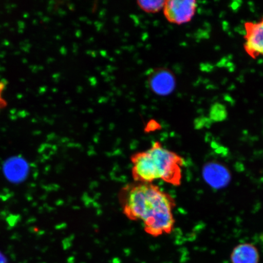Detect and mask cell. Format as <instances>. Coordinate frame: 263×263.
Returning a JSON list of instances; mask_svg holds the SVG:
<instances>
[{"mask_svg":"<svg viewBox=\"0 0 263 263\" xmlns=\"http://www.w3.org/2000/svg\"><path fill=\"white\" fill-rule=\"evenodd\" d=\"M202 176L205 182L215 190L225 188L231 180V174L228 167L217 161L205 163L203 167Z\"/></svg>","mask_w":263,"mask_h":263,"instance_id":"8992f818","label":"cell"},{"mask_svg":"<svg viewBox=\"0 0 263 263\" xmlns=\"http://www.w3.org/2000/svg\"><path fill=\"white\" fill-rule=\"evenodd\" d=\"M6 85L4 82L0 81V110L3 109L7 106L8 101L4 97V91Z\"/></svg>","mask_w":263,"mask_h":263,"instance_id":"30bf717a","label":"cell"},{"mask_svg":"<svg viewBox=\"0 0 263 263\" xmlns=\"http://www.w3.org/2000/svg\"><path fill=\"white\" fill-rule=\"evenodd\" d=\"M148 87L154 94L166 97L172 94L176 87V79L168 68L158 67L152 69L147 74Z\"/></svg>","mask_w":263,"mask_h":263,"instance_id":"3957f363","label":"cell"},{"mask_svg":"<svg viewBox=\"0 0 263 263\" xmlns=\"http://www.w3.org/2000/svg\"><path fill=\"white\" fill-rule=\"evenodd\" d=\"M210 117L212 120L216 121H221L227 117V111L225 107L222 104H215L211 108Z\"/></svg>","mask_w":263,"mask_h":263,"instance_id":"9c48e42d","label":"cell"},{"mask_svg":"<svg viewBox=\"0 0 263 263\" xmlns=\"http://www.w3.org/2000/svg\"><path fill=\"white\" fill-rule=\"evenodd\" d=\"M132 175L135 182L153 183L162 180L173 186L181 185L184 160L155 141L149 149L133 154Z\"/></svg>","mask_w":263,"mask_h":263,"instance_id":"7a4b0ae2","label":"cell"},{"mask_svg":"<svg viewBox=\"0 0 263 263\" xmlns=\"http://www.w3.org/2000/svg\"><path fill=\"white\" fill-rule=\"evenodd\" d=\"M127 218L142 222L147 234L159 237L173 232L175 225V199L153 183L133 182L124 185L118 195Z\"/></svg>","mask_w":263,"mask_h":263,"instance_id":"6da1fadb","label":"cell"},{"mask_svg":"<svg viewBox=\"0 0 263 263\" xmlns=\"http://www.w3.org/2000/svg\"><path fill=\"white\" fill-rule=\"evenodd\" d=\"M0 263H6L5 256L0 253Z\"/></svg>","mask_w":263,"mask_h":263,"instance_id":"8fae6325","label":"cell"},{"mask_svg":"<svg viewBox=\"0 0 263 263\" xmlns=\"http://www.w3.org/2000/svg\"><path fill=\"white\" fill-rule=\"evenodd\" d=\"M245 26L247 53L253 59L263 57V18L258 22H247Z\"/></svg>","mask_w":263,"mask_h":263,"instance_id":"5b68a950","label":"cell"},{"mask_svg":"<svg viewBox=\"0 0 263 263\" xmlns=\"http://www.w3.org/2000/svg\"><path fill=\"white\" fill-rule=\"evenodd\" d=\"M230 259L232 263H258L259 252L254 245L242 243L233 250Z\"/></svg>","mask_w":263,"mask_h":263,"instance_id":"52a82bcc","label":"cell"},{"mask_svg":"<svg viewBox=\"0 0 263 263\" xmlns=\"http://www.w3.org/2000/svg\"><path fill=\"white\" fill-rule=\"evenodd\" d=\"M197 9L195 1L172 0L166 1L163 14L171 24L183 25L192 21Z\"/></svg>","mask_w":263,"mask_h":263,"instance_id":"277c9868","label":"cell"},{"mask_svg":"<svg viewBox=\"0 0 263 263\" xmlns=\"http://www.w3.org/2000/svg\"><path fill=\"white\" fill-rule=\"evenodd\" d=\"M166 1H138V6L148 14H155L163 9Z\"/></svg>","mask_w":263,"mask_h":263,"instance_id":"ba28073f","label":"cell"}]
</instances>
